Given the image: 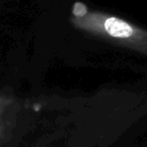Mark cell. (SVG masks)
Wrapping results in <instances>:
<instances>
[{
  "label": "cell",
  "mask_w": 147,
  "mask_h": 147,
  "mask_svg": "<svg viewBox=\"0 0 147 147\" xmlns=\"http://www.w3.org/2000/svg\"><path fill=\"white\" fill-rule=\"evenodd\" d=\"M78 31L105 42L147 56V29L116 15L94 10L83 2H75L69 16Z\"/></svg>",
  "instance_id": "cell-1"
}]
</instances>
